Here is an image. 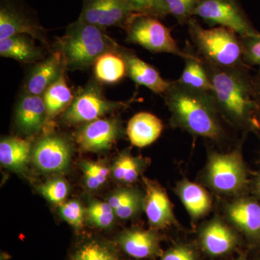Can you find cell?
<instances>
[{"mask_svg": "<svg viewBox=\"0 0 260 260\" xmlns=\"http://www.w3.org/2000/svg\"><path fill=\"white\" fill-rule=\"evenodd\" d=\"M240 39L244 63L251 68L258 67L260 70V34L240 37Z\"/></svg>", "mask_w": 260, "mask_h": 260, "instance_id": "d6a6232c", "label": "cell"}, {"mask_svg": "<svg viewBox=\"0 0 260 260\" xmlns=\"http://www.w3.org/2000/svg\"><path fill=\"white\" fill-rule=\"evenodd\" d=\"M73 260H116V258L106 246L92 242L80 248Z\"/></svg>", "mask_w": 260, "mask_h": 260, "instance_id": "e575fe53", "label": "cell"}, {"mask_svg": "<svg viewBox=\"0 0 260 260\" xmlns=\"http://www.w3.org/2000/svg\"><path fill=\"white\" fill-rule=\"evenodd\" d=\"M135 13L158 19L169 15L165 0H125Z\"/></svg>", "mask_w": 260, "mask_h": 260, "instance_id": "4dcf8cb0", "label": "cell"}, {"mask_svg": "<svg viewBox=\"0 0 260 260\" xmlns=\"http://www.w3.org/2000/svg\"><path fill=\"white\" fill-rule=\"evenodd\" d=\"M119 244L128 255L138 259L153 255L158 249L156 236L148 231H127L119 238Z\"/></svg>", "mask_w": 260, "mask_h": 260, "instance_id": "603a6c76", "label": "cell"}, {"mask_svg": "<svg viewBox=\"0 0 260 260\" xmlns=\"http://www.w3.org/2000/svg\"><path fill=\"white\" fill-rule=\"evenodd\" d=\"M121 48L119 51H107L97 58L93 68L98 82L115 84L127 76L125 60L121 54Z\"/></svg>", "mask_w": 260, "mask_h": 260, "instance_id": "7402d4cb", "label": "cell"}, {"mask_svg": "<svg viewBox=\"0 0 260 260\" xmlns=\"http://www.w3.org/2000/svg\"><path fill=\"white\" fill-rule=\"evenodd\" d=\"M65 71L66 70L42 95L47 109V119L64 112L74 99V95L67 83Z\"/></svg>", "mask_w": 260, "mask_h": 260, "instance_id": "d4e9b609", "label": "cell"}, {"mask_svg": "<svg viewBox=\"0 0 260 260\" xmlns=\"http://www.w3.org/2000/svg\"><path fill=\"white\" fill-rule=\"evenodd\" d=\"M184 60V70L177 81L189 88L213 93V85L196 51Z\"/></svg>", "mask_w": 260, "mask_h": 260, "instance_id": "484cf974", "label": "cell"}, {"mask_svg": "<svg viewBox=\"0 0 260 260\" xmlns=\"http://www.w3.org/2000/svg\"><path fill=\"white\" fill-rule=\"evenodd\" d=\"M108 203L114 210L116 216L121 219H128L134 216L139 211L143 200L136 191L123 189L114 192Z\"/></svg>", "mask_w": 260, "mask_h": 260, "instance_id": "4316f807", "label": "cell"}, {"mask_svg": "<svg viewBox=\"0 0 260 260\" xmlns=\"http://www.w3.org/2000/svg\"><path fill=\"white\" fill-rule=\"evenodd\" d=\"M200 59L213 85L215 103L225 120L238 129L259 134L250 67L223 68Z\"/></svg>", "mask_w": 260, "mask_h": 260, "instance_id": "6da1fadb", "label": "cell"}, {"mask_svg": "<svg viewBox=\"0 0 260 260\" xmlns=\"http://www.w3.org/2000/svg\"><path fill=\"white\" fill-rule=\"evenodd\" d=\"M240 260H246V259H240Z\"/></svg>", "mask_w": 260, "mask_h": 260, "instance_id": "ab89813d", "label": "cell"}, {"mask_svg": "<svg viewBox=\"0 0 260 260\" xmlns=\"http://www.w3.org/2000/svg\"><path fill=\"white\" fill-rule=\"evenodd\" d=\"M39 190L51 203L61 204L68 196V185L63 179H53L39 186Z\"/></svg>", "mask_w": 260, "mask_h": 260, "instance_id": "836d02e7", "label": "cell"}, {"mask_svg": "<svg viewBox=\"0 0 260 260\" xmlns=\"http://www.w3.org/2000/svg\"><path fill=\"white\" fill-rule=\"evenodd\" d=\"M162 129V121L156 116L151 113L140 112L130 119L126 134L132 144L144 148L158 139Z\"/></svg>", "mask_w": 260, "mask_h": 260, "instance_id": "ac0fdd59", "label": "cell"}, {"mask_svg": "<svg viewBox=\"0 0 260 260\" xmlns=\"http://www.w3.org/2000/svg\"><path fill=\"white\" fill-rule=\"evenodd\" d=\"M64 70L67 69L61 51H54L32 68L25 80L24 93L42 95Z\"/></svg>", "mask_w": 260, "mask_h": 260, "instance_id": "4fadbf2b", "label": "cell"}, {"mask_svg": "<svg viewBox=\"0 0 260 260\" xmlns=\"http://www.w3.org/2000/svg\"><path fill=\"white\" fill-rule=\"evenodd\" d=\"M71 148L68 140L56 135H49L39 140L32 149L34 164L44 172L64 170L69 164Z\"/></svg>", "mask_w": 260, "mask_h": 260, "instance_id": "8fae6325", "label": "cell"}, {"mask_svg": "<svg viewBox=\"0 0 260 260\" xmlns=\"http://www.w3.org/2000/svg\"><path fill=\"white\" fill-rule=\"evenodd\" d=\"M161 260H196L194 253L185 246H177L168 251Z\"/></svg>", "mask_w": 260, "mask_h": 260, "instance_id": "8d00e7d4", "label": "cell"}, {"mask_svg": "<svg viewBox=\"0 0 260 260\" xmlns=\"http://www.w3.org/2000/svg\"><path fill=\"white\" fill-rule=\"evenodd\" d=\"M115 213L109 203L93 201L89 205L87 216L90 223L99 228H108L112 225Z\"/></svg>", "mask_w": 260, "mask_h": 260, "instance_id": "f1b7e54d", "label": "cell"}, {"mask_svg": "<svg viewBox=\"0 0 260 260\" xmlns=\"http://www.w3.org/2000/svg\"><path fill=\"white\" fill-rule=\"evenodd\" d=\"M30 154V143L27 140L9 137L0 143V162L4 167L15 172H21L26 167Z\"/></svg>", "mask_w": 260, "mask_h": 260, "instance_id": "cb8c5ba5", "label": "cell"}, {"mask_svg": "<svg viewBox=\"0 0 260 260\" xmlns=\"http://www.w3.org/2000/svg\"><path fill=\"white\" fill-rule=\"evenodd\" d=\"M59 213L61 218L72 226L80 229L83 226L85 211L78 202L72 201L62 203L59 207Z\"/></svg>", "mask_w": 260, "mask_h": 260, "instance_id": "d590c367", "label": "cell"}, {"mask_svg": "<svg viewBox=\"0 0 260 260\" xmlns=\"http://www.w3.org/2000/svg\"><path fill=\"white\" fill-rule=\"evenodd\" d=\"M125 30L126 42L138 44L152 53H167L184 59L194 51L188 42L185 49H181L173 38L171 29L155 17L138 14Z\"/></svg>", "mask_w": 260, "mask_h": 260, "instance_id": "5b68a950", "label": "cell"}, {"mask_svg": "<svg viewBox=\"0 0 260 260\" xmlns=\"http://www.w3.org/2000/svg\"><path fill=\"white\" fill-rule=\"evenodd\" d=\"M200 239L203 249L213 256L223 255L229 252L236 245L237 240L232 229L218 219H215L205 225Z\"/></svg>", "mask_w": 260, "mask_h": 260, "instance_id": "d6986e66", "label": "cell"}, {"mask_svg": "<svg viewBox=\"0 0 260 260\" xmlns=\"http://www.w3.org/2000/svg\"><path fill=\"white\" fill-rule=\"evenodd\" d=\"M201 18L212 28L223 26L237 32L239 37L257 35L239 0H200L194 17Z\"/></svg>", "mask_w": 260, "mask_h": 260, "instance_id": "ba28073f", "label": "cell"}, {"mask_svg": "<svg viewBox=\"0 0 260 260\" xmlns=\"http://www.w3.org/2000/svg\"><path fill=\"white\" fill-rule=\"evenodd\" d=\"M252 94L256 108V115L260 123V70L253 75Z\"/></svg>", "mask_w": 260, "mask_h": 260, "instance_id": "74e56055", "label": "cell"}, {"mask_svg": "<svg viewBox=\"0 0 260 260\" xmlns=\"http://www.w3.org/2000/svg\"><path fill=\"white\" fill-rule=\"evenodd\" d=\"M129 104L109 100L104 95L101 83L91 80L77 90L73 102L63 114V119L70 125L85 124L125 109Z\"/></svg>", "mask_w": 260, "mask_h": 260, "instance_id": "8992f818", "label": "cell"}, {"mask_svg": "<svg viewBox=\"0 0 260 260\" xmlns=\"http://www.w3.org/2000/svg\"><path fill=\"white\" fill-rule=\"evenodd\" d=\"M176 190L184 208L193 219L201 218L209 212L211 199L203 186L184 179L178 184Z\"/></svg>", "mask_w": 260, "mask_h": 260, "instance_id": "ffe728a7", "label": "cell"}, {"mask_svg": "<svg viewBox=\"0 0 260 260\" xmlns=\"http://www.w3.org/2000/svg\"><path fill=\"white\" fill-rule=\"evenodd\" d=\"M0 55L23 63H31L44 59L42 49L28 36L20 35L0 40Z\"/></svg>", "mask_w": 260, "mask_h": 260, "instance_id": "44dd1931", "label": "cell"}, {"mask_svg": "<svg viewBox=\"0 0 260 260\" xmlns=\"http://www.w3.org/2000/svg\"><path fill=\"white\" fill-rule=\"evenodd\" d=\"M85 175V185L89 189H99L107 181L109 170L99 162L84 160L80 165Z\"/></svg>", "mask_w": 260, "mask_h": 260, "instance_id": "f546056e", "label": "cell"}, {"mask_svg": "<svg viewBox=\"0 0 260 260\" xmlns=\"http://www.w3.org/2000/svg\"><path fill=\"white\" fill-rule=\"evenodd\" d=\"M146 194L143 207L149 223L155 229H164L175 222L172 203L164 189L153 181L144 178Z\"/></svg>", "mask_w": 260, "mask_h": 260, "instance_id": "9a60e30c", "label": "cell"}, {"mask_svg": "<svg viewBox=\"0 0 260 260\" xmlns=\"http://www.w3.org/2000/svg\"><path fill=\"white\" fill-rule=\"evenodd\" d=\"M205 179L218 192L234 194L242 190L247 183V173L240 149L227 153H210Z\"/></svg>", "mask_w": 260, "mask_h": 260, "instance_id": "52a82bcc", "label": "cell"}, {"mask_svg": "<svg viewBox=\"0 0 260 260\" xmlns=\"http://www.w3.org/2000/svg\"><path fill=\"white\" fill-rule=\"evenodd\" d=\"M227 215L234 225L251 239L260 240V203L241 199L227 208Z\"/></svg>", "mask_w": 260, "mask_h": 260, "instance_id": "e0dca14e", "label": "cell"}, {"mask_svg": "<svg viewBox=\"0 0 260 260\" xmlns=\"http://www.w3.org/2000/svg\"><path fill=\"white\" fill-rule=\"evenodd\" d=\"M15 124L25 135L40 131L47 120V109L42 95L24 93L15 109Z\"/></svg>", "mask_w": 260, "mask_h": 260, "instance_id": "2e32d148", "label": "cell"}, {"mask_svg": "<svg viewBox=\"0 0 260 260\" xmlns=\"http://www.w3.org/2000/svg\"><path fill=\"white\" fill-rule=\"evenodd\" d=\"M255 191L256 194L260 197V177H258V179H256L255 183Z\"/></svg>", "mask_w": 260, "mask_h": 260, "instance_id": "f35d334b", "label": "cell"}, {"mask_svg": "<svg viewBox=\"0 0 260 260\" xmlns=\"http://www.w3.org/2000/svg\"><path fill=\"white\" fill-rule=\"evenodd\" d=\"M138 14L125 0H83L78 20L103 28L114 26L126 30Z\"/></svg>", "mask_w": 260, "mask_h": 260, "instance_id": "9c48e42d", "label": "cell"}, {"mask_svg": "<svg viewBox=\"0 0 260 260\" xmlns=\"http://www.w3.org/2000/svg\"><path fill=\"white\" fill-rule=\"evenodd\" d=\"M121 54L125 60L127 76L138 86H144L154 93L160 95H164L167 91L172 81L164 79L154 67L145 62L133 51L126 48H121Z\"/></svg>", "mask_w": 260, "mask_h": 260, "instance_id": "7c38bea8", "label": "cell"}, {"mask_svg": "<svg viewBox=\"0 0 260 260\" xmlns=\"http://www.w3.org/2000/svg\"><path fill=\"white\" fill-rule=\"evenodd\" d=\"M121 133L118 119L101 118L85 123L77 132L75 138L82 150L95 153L109 150Z\"/></svg>", "mask_w": 260, "mask_h": 260, "instance_id": "30bf717a", "label": "cell"}, {"mask_svg": "<svg viewBox=\"0 0 260 260\" xmlns=\"http://www.w3.org/2000/svg\"><path fill=\"white\" fill-rule=\"evenodd\" d=\"M121 45L108 35L106 28L78 20L70 24L59 40L66 69L84 70L93 67L99 56L119 51Z\"/></svg>", "mask_w": 260, "mask_h": 260, "instance_id": "3957f363", "label": "cell"}, {"mask_svg": "<svg viewBox=\"0 0 260 260\" xmlns=\"http://www.w3.org/2000/svg\"><path fill=\"white\" fill-rule=\"evenodd\" d=\"M25 35L47 44L44 29L37 22L11 5L0 10V40L16 36Z\"/></svg>", "mask_w": 260, "mask_h": 260, "instance_id": "5bb4252c", "label": "cell"}, {"mask_svg": "<svg viewBox=\"0 0 260 260\" xmlns=\"http://www.w3.org/2000/svg\"><path fill=\"white\" fill-rule=\"evenodd\" d=\"M162 95L173 126L215 143L229 138L227 121L219 111L213 93L189 88L174 80Z\"/></svg>", "mask_w": 260, "mask_h": 260, "instance_id": "7a4b0ae2", "label": "cell"}, {"mask_svg": "<svg viewBox=\"0 0 260 260\" xmlns=\"http://www.w3.org/2000/svg\"><path fill=\"white\" fill-rule=\"evenodd\" d=\"M200 0H165L169 15H172L181 25L187 23L194 17Z\"/></svg>", "mask_w": 260, "mask_h": 260, "instance_id": "1f68e13d", "label": "cell"}, {"mask_svg": "<svg viewBox=\"0 0 260 260\" xmlns=\"http://www.w3.org/2000/svg\"><path fill=\"white\" fill-rule=\"evenodd\" d=\"M186 25L197 54L202 59L223 68L246 64L242 42L237 32L223 26L204 28L194 17Z\"/></svg>", "mask_w": 260, "mask_h": 260, "instance_id": "277c9868", "label": "cell"}, {"mask_svg": "<svg viewBox=\"0 0 260 260\" xmlns=\"http://www.w3.org/2000/svg\"><path fill=\"white\" fill-rule=\"evenodd\" d=\"M141 160L129 153L121 154L113 167L114 177L121 182H134L141 172Z\"/></svg>", "mask_w": 260, "mask_h": 260, "instance_id": "83f0119b", "label": "cell"}]
</instances>
